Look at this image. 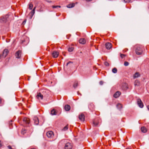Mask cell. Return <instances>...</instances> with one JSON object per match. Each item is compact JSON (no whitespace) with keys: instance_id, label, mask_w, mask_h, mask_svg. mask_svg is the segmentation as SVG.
Instances as JSON below:
<instances>
[{"instance_id":"24","label":"cell","mask_w":149,"mask_h":149,"mask_svg":"<svg viewBox=\"0 0 149 149\" xmlns=\"http://www.w3.org/2000/svg\"><path fill=\"white\" fill-rule=\"evenodd\" d=\"M102 121L100 116H95L90 122L93 127H98L102 124Z\"/></svg>"},{"instance_id":"12","label":"cell","mask_w":149,"mask_h":149,"mask_svg":"<svg viewBox=\"0 0 149 149\" xmlns=\"http://www.w3.org/2000/svg\"><path fill=\"white\" fill-rule=\"evenodd\" d=\"M112 43L109 40H104L100 44L98 47V51L101 54H108L112 50Z\"/></svg>"},{"instance_id":"35","label":"cell","mask_w":149,"mask_h":149,"mask_svg":"<svg viewBox=\"0 0 149 149\" xmlns=\"http://www.w3.org/2000/svg\"><path fill=\"white\" fill-rule=\"evenodd\" d=\"M26 149H38V148L37 146L34 145L29 146Z\"/></svg>"},{"instance_id":"7","label":"cell","mask_w":149,"mask_h":149,"mask_svg":"<svg viewBox=\"0 0 149 149\" xmlns=\"http://www.w3.org/2000/svg\"><path fill=\"white\" fill-rule=\"evenodd\" d=\"M116 84L123 93L130 92L133 87V83L131 79L125 77L119 80Z\"/></svg>"},{"instance_id":"25","label":"cell","mask_w":149,"mask_h":149,"mask_svg":"<svg viewBox=\"0 0 149 149\" xmlns=\"http://www.w3.org/2000/svg\"><path fill=\"white\" fill-rule=\"evenodd\" d=\"M111 65V61L109 59L103 61L101 64L100 68L102 70L108 71L110 69Z\"/></svg>"},{"instance_id":"17","label":"cell","mask_w":149,"mask_h":149,"mask_svg":"<svg viewBox=\"0 0 149 149\" xmlns=\"http://www.w3.org/2000/svg\"><path fill=\"white\" fill-rule=\"evenodd\" d=\"M32 124L36 125L41 126L44 123L46 118L42 115H33L31 117Z\"/></svg>"},{"instance_id":"21","label":"cell","mask_w":149,"mask_h":149,"mask_svg":"<svg viewBox=\"0 0 149 149\" xmlns=\"http://www.w3.org/2000/svg\"><path fill=\"white\" fill-rule=\"evenodd\" d=\"M139 132L143 136L149 134V123H145L141 124L139 126Z\"/></svg>"},{"instance_id":"22","label":"cell","mask_w":149,"mask_h":149,"mask_svg":"<svg viewBox=\"0 0 149 149\" xmlns=\"http://www.w3.org/2000/svg\"><path fill=\"white\" fill-rule=\"evenodd\" d=\"M140 69L143 74L149 70V58H146L143 61L140 65Z\"/></svg>"},{"instance_id":"16","label":"cell","mask_w":149,"mask_h":149,"mask_svg":"<svg viewBox=\"0 0 149 149\" xmlns=\"http://www.w3.org/2000/svg\"><path fill=\"white\" fill-rule=\"evenodd\" d=\"M122 92L116 84L111 87L110 94L112 101H114L118 99L121 95Z\"/></svg>"},{"instance_id":"10","label":"cell","mask_w":149,"mask_h":149,"mask_svg":"<svg viewBox=\"0 0 149 149\" xmlns=\"http://www.w3.org/2000/svg\"><path fill=\"white\" fill-rule=\"evenodd\" d=\"M57 149H77L76 147L72 141L69 138H64L58 142Z\"/></svg>"},{"instance_id":"14","label":"cell","mask_w":149,"mask_h":149,"mask_svg":"<svg viewBox=\"0 0 149 149\" xmlns=\"http://www.w3.org/2000/svg\"><path fill=\"white\" fill-rule=\"evenodd\" d=\"M42 81L45 86L49 87L55 86L57 82V79L55 75L50 73L46 74Z\"/></svg>"},{"instance_id":"8","label":"cell","mask_w":149,"mask_h":149,"mask_svg":"<svg viewBox=\"0 0 149 149\" xmlns=\"http://www.w3.org/2000/svg\"><path fill=\"white\" fill-rule=\"evenodd\" d=\"M42 136L43 139L47 141H54L58 136L57 131L53 127H47L44 129Z\"/></svg>"},{"instance_id":"29","label":"cell","mask_w":149,"mask_h":149,"mask_svg":"<svg viewBox=\"0 0 149 149\" xmlns=\"http://www.w3.org/2000/svg\"><path fill=\"white\" fill-rule=\"evenodd\" d=\"M52 55L53 58H57L59 55V52L57 51H54L52 52Z\"/></svg>"},{"instance_id":"36","label":"cell","mask_w":149,"mask_h":149,"mask_svg":"<svg viewBox=\"0 0 149 149\" xmlns=\"http://www.w3.org/2000/svg\"><path fill=\"white\" fill-rule=\"evenodd\" d=\"M111 71L113 73H116L117 72L118 70L117 68L114 67L112 69Z\"/></svg>"},{"instance_id":"5","label":"cell","mask_w":149,"mask_h":149,"mask_svg":"<svg viewBox=\"0 0 149 149\" xmlns=\"http://www.w3.org/2000/svg\"><path fill=\"white\" fill-rule=\"evenodd\" d=\"M81 87V81L77 78L72 79L63 84L62 89L66 93H73Z\"/></svg>"},{"instance_id":"13","label":"cell","mask_w":149,"mask_h":149,"mask_svg":"<svg viewBox=\"0 0 149 149\" xmlns=\"http://www.w3.org/2000/svg\"><path fill=\"white\" fill-rule=\"evenodd\" d=\"M144 81L141 79H136L134 82V92L138 95H142L145 92Z\"/></svg>"},{"instance_id":"40","label":"cell","mask_w":149,"mask_h":149,"mask_svg":"<svg viewBox=\"0 0 149 149\" xmlns=\"http://www.w3.org/2000/svg\"><path fill=\"white\" fill-rule=\"evenodd\" d=\"M123 64L125 66H127L129 65V63L127 61H126Z\"/></svg>"},{"instance_id":"32","label":"cell","mask_w":149,"mask_h":149,"mask_svg":"<svg viewBox=\"0 0 149 149\" xmlns=\"http://www.w3.org/2000/svg\"><path fill=\"white\" fill-rule=\"evenodd\" d=\"M141 76V74L140 72H136L133 75V77L134 78H138L140 77Z\"/></svg>"},{"instance_id":"41","label":"cell","mask_w":149,"mask_h":149,"mask_svg":"<svg viewBox=\"0 0 149 149\" xmlns=\"http://www.w3.org/2000/svg\"><path fill=\"white\" fill-rule=\"evenodd\" d=\"M26 19H25L24 21H23V22H22V24L23 25H24V24L25 23H26Z\"/></svg>"},{"instance_id":"4","label":"cell","mask_w":149,"mask_h":149,"mask_svg":"<svg viewBox=\"0 0 149 149\" xmlns=\"http://www.w3.org/2000/svg\"><path fill=\"white\" fill-rule=\"evenodd\" d=\"M70 124L69 121L62 116L56 118L52 123L53 127L59 132L62 133L69 132Z\"/></svg>"},{"instance_id":"31","label":"cell","mask_w":149,"mask_h":149,"mask_svg":"<svg viewBox=\"0 0 149 149\" xmlns=\"http://www.w3.org/2000/svg\"><path fill=\"white\" fill-rule=\"evenodd\" d=\"M9 53V50L8 49H5L3 51L2 56L3 58H5Z\"/></svg>"},{"instance_id":"20","label":"cell","mask_w":149,"mask_h":149,"mask_svg":"<svg viewBox=\"0 0 149 149\" xmlns=\"http://www.w3.org/2000/svg\"><path fill=\"white\" fill-rule=\"evenodd\" d=\"M118 58L119 61L121 64H123L125 62L129 61L130 59L128 54L122 51L118 52Z\"/></svg>"},{"instance_id":"3","label":"cell","mask_w":149,"mask_h":149,"mask_svg":"<svg viewBox=\"0 0 149 149\" xmlns=\"http://www.w3.org/2000/svg\"><path fill=\"white\" fill-rule=\"evenodd\" d=\"M54 92L45 87L39 88L35 95L36 100L43 105L48 104L54 101Z\"/></svg>"},{"instance_id":"26","label":"cell","mask_w":149,"mask_h":149,"mask_svg":"<svg viewBox=\"0 0 149 149\" xmlns=\"http://www.w3.org/2000/svg\"><path fill=\"white\" fill-rule=\"evenodd\" d=\"M76 47L71 44H68L66 47V50L70 55H73L76 52Z\"/></svg>"},{"instance_id":"23","label":"cell","mask_w":149,"mask_h":149,"mask_svg":"<svg viewBox=\"0 0 149 149\" xmlns=\"http://www.w3.org/2000/svg\"><path fill=\"white\" fill-rule=\"evenodd\" d=\"M49 112L51 116H59L61 113L62 109L59 107L55 106L50 108Z\"/></svg>"},{"instance_id":"39","label":"cell","mask_w":149,"mask_h":149,"mask_svg":"<svg viewBox=\"0 0 149 149\" xmlns=\"http://www.w3.org/2000/svg\"><path fill=\"white\" fill-rule=\"evenodd\" d=\"M33 7V5L32 3H31L29 5V8L30 9H32Z\"/></svg>"},{"instance_id":"9","label":"cell","mask_w":149,"mask_h":149,"mask_svg":"<svg viewBox=\"0 0 149 149\" xmlns=\"http://www.w3.org/2000/svg\"><path fill=\"white\" fill-rule=\"evenodd\" d=\"M34 127L32 126L26 127L19 125L17 128V132L20 137L23 138L29 137L33 132Z\"/></svg>"},{"instance_id":"30","label":"cell","mask_w":149,"mask_h":149,"mask_svg":"<svg viewBox=\"0 0 149 149\" xmlns=\"http://www.w3.org/2000/svg\"><path fill=\"white\" fill-rule=\"evenodd\" d=\"M22 51L19 50L17 51L15 54V56L16 58H20L21 57Z\"/></svg>"},{"instance_id":"34","label":"cell","mask_w":149,"mask_h":149,"mask_svg":"<svg viewBox=\"0 0 149 149\" xmlns=\"http://www.w3.org/2000/svg\"><path fill=\"white\" fill-rule=\"evenodd\" d=\"M145 87L147 92L149 93V81L146 83L145 85Z\"/></svg>"},{"instance_id":"1","label":"cell","mask_w":149,"mask_h":149,"mask_svg":"<svg viewBox=\"0 0 149 149\" xmlns=\"http://www.w3.org/2000/svg\"><path fill=\"white\" fill-rule=\"evenodd\" d=\"M81 59L77 72L79 76L87 79L93 76L95 73L93 68L94 56L92 55Z\"/></svg>"},{"instance_id":"2","label":"cell","mask_w":149,"mask_h":149,"mask_svg":"<svg viewBox=\"0 0 149 149\" xmlns=\"http://www.w3.org/2000/svg\"><path fill=\"white\" fill-rule=\"evenodd\" d=\"M81 62L77 57L65 59L63 64V77L67 78L71 76L77 70Z\"/></svg>"},{"instance_id":"37","label":"cell","mask_w":149,"mask_h":149,"mask_svg":"<svg viewBox=\"0 0 149 149\" xmlns=\"http://www.w3.org/2000/svg\"><path fill=\"white\" fill-rule=\"evenodd\" d=\"M74 3H71L67 6V7L68 8H73L74 6Z\"/></svg>"},{"instance_id":"15","label":"cell","mask_w":149,"mask_h":149,"mask_svg":"<svg viewBox=\"0 0 149 149\" xmlns=\"http://www.w3.org/2000/svg\"><path fill=\"white\" fill-rule=\"evenodd\" d=\"M76 120L77 121L81 123H86L87 121L91 120V115L88 112L84 111L79 113L76 116Z\"/></svg>"},{"instance_id":"11","label":"cell","mask_w":149,"mask_h":149,"mask_svg":"<svg viewBox=\"0 0 149 149\" xmlns=\"http://www.w3.org/2000/svg\"><path fill=\"white\" fill-rule=\"evenodd\" d=\"M90 41L89 37L84 32H82L76 39V43L77 47L79 49L86 47Z\"/></svg>"},{"instance_id":"33","label":"cell","mask_w":149,"mask_h":149,"mask_svg":"<svg viewBox=\"0 0 149 149\" xmlns=\"http://www.w3.org/2000/svg\"><path fill=\"white\" fill-rule=\"evenodd\" d=\"M36 7H34L30 13V17L31 19L33 16L35 12Z\"/></svg>"},{"instance_id":"38","label":"cell","mask_w":149,"mask_h":149,"mask_svg":"<svg viewBox=\"0 0 149 149\" xmlns=\"http://www.w3.org/2000/svg\"><path fill=\"white\" fill-rule=\"evenodd\" d=\"M124 149H133L131 146H128Z\"/></svg>"},{"instance_id":"27","label":"cell","mask_w":149,"mask_h":149,"mask_svg":"<svg viewBox=\"0 0 149 149\" xmlns=\"http://www.w3.org/2000/svg\"><path fill=\"white\" fill-rule=\"evenodd\" d=\"M142 99L147 109L149 111V95L145 94L143 96Z\"/></svg>"},{"instance_id":"28","label":"cell","mask_w":149,"mask_h":149,"mask_svg":"<svg viewBox=\"0 0 149 149\" xmlns=\"http://www.w3.org/2000/svg\"><path fill=\"white\" fill-rule=\"evenodd\" d=\"M135 100L136 103L138 106L141 108L143 107L144 105L143 102H142L141 99L138 96L135 97Z\"/></svg>"},{"instance_id":"6","label":"cell","mask_w":149,"mask_h":149,"mask_svg":"<svg viewBox=\"0 0 149 149\" xmlns=\"http://www.w3.org/2000/svg\"><path fill=\"white\" fill-rule=\"evenodd\" d=\"M146 52V48L143 44L136 43L131 47L129 54L134 59L137 60L139 58L143 56Z\"/></svg>"},{"instance_id":"19","label":"cell","mask_w":149,"mask_h":149,"mask_svg":"<svg viewBox=\"0 0 149 149\" xmlns=\"http://www.w3.org/2000/svg\"><path fill=\"white\" fill-rule=\"evenodd\" d=\"M18 122L20 125L24 127H29L32 126L31 118L27 115L22 116Z\"/></svg>"},{"instance_id":"18","label":"cell","mask_w":149,"mask_h":149,"mask_svg":"<svg viewBox=\"0 0 149 149\" xmlns=\"http://www.w3.org/2000/svg\"><path fill=\"white\" fill-rule=\"evenodd\" d=\"M74 104L71 100H69L64 102L63 104V108L64 112L67 113L73 112L75 109Z\"/></svg>"}]
</instances>
